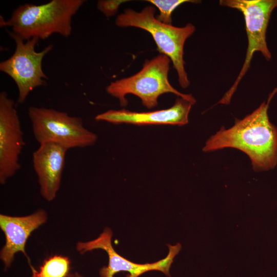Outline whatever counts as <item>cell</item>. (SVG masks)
I'll list each match as a JSON object with an SVG mask.
<instances>
[{
    "mask_svg": "<svg viewBox=\"0 0 277 277\" xmlns=\"http://www.w3.org/2000/svg\"><path fill=\"white\" fill-rule=\"evenodd\" d=\"M229 129L221 128L206 142L203 151L239 149L250 159L254 171H267L277 164V128L269 119L270 99Z\"/></svg>",
    "mask_w": 277,
    "mask_h": 277,
    "instance_id": "cell-1",
    "label": "cell"
},
{
    "mask_svg": "<svg viewBox=\"0 0 277 277\" xmlns=\"http://www.w3.org/2000/svg\"><path fill=\"white\" fill-rule=\"evenodd\" d=\"M85 0H52L42 4L18 6L7 21L1 19V27H10L25 41L45 39L53 34L68 37L72 33L73 17Z\"/></svg>",
    "mask_w": 277,
    "mask_h": 277,
    "instance_id": "cell-2",
    "label": "cell"
},
{
    "mask_svg": "<svg viewBox=\"0 0 277 277\" xmlns=\"http://www.w3.org/2000/svg\"><path fill=\"white\" fill-rule=\"evenodd\" d=\"M155 13L152 6H147L140 12L127 9L117 16L115 24L120 27H136L150 33L160 53L171 61L179 84L185 89L190 82L185 69L184 47L186 41L194 32L195 27L191 23L182 27L163 23L156 19Z\"/></svg>",
    "mask_w": 277,
    "mask_h": 277,
    "instance_id": "cell-3",
    "label": "cell"
},
{
    "mask_svg": "<svg viewBox=\"0 0 277 277\" xmlns=\"http://www.w3.org/2000/svg\"><path fill=\"white\" fill-rule=\"evenodd\" d=\"M170 62V58L163 54L151 60L147 59L140 71L130 76L111 82L106 90L110 95L118 98L122 107L127 105L125 96L128 94L138 97L143 105L148 109L156 107L159 97L167 93H173L194 105L196 100L191 94L179 92L169 83Z\"/></svg>",
    "mask_w": 277,
    "mask_h": 277,
    "instance_id": "cell-4",
    "label": "cell"
},
{
    "mask_svg": "<svg viewBox=\"0 0 277 277\" xmlns=\"http://www.w3.org/2000/svg\"><path fill=\"white\" fill-rule=\"evenodd\" d=\"M28 114L33 135L41 144L54 143L67 149L94 145L97 135L86 128L81 117L52 108L30 106Z\"/></svg>",
    "mask_w": 277,
    "mask_h": 277,
    "instance_id": "cell-5",
    "label": "cell"
},
{
    "mask_svg": "<svg viewBox=\"0 0 277 277\" xmlns=\"http://www.w3.org/2000/svg\"><path fill=\"white\" fill-rule=\"evenodd\" d=\"M220 5L242 13L248 38L246 57L242 69L232 86L217 103L227 105L249 68L253 54L260 52L266 60L271 58L267 45L266 32L271 14L277 7V0H221Z\"/></svg>",
    "mask_w": 277,
    "mask_h": 277,
    "instance_id": "cell-6",
    "label": "cell"
},
{
    "mask_svg": "<svg viewBox=\"0 0 277 277\" xmlns=\"http://www.w3.org/2000/svg\"><path fill=\"white\" fill-rule=\"evenodd\" d=\"M7 32L16 47L11 56L0 63V70L14 81L18 92L17 101L23 104L34 88L47 85L48 76L43 70L42 62L53 46L49 45L37 52L35 49L38 38L25 41L13 31Z\"/></svg>",
    "mask_w": 277,
    "mask_h": 277,
    "instance_id": "cell-7",
    "label": "cell"
},
{
    "mask_svg": "<svg viewBox=\"0 0 277 277\" xmlns=\"http://www.w3.org/2000/svg\"><path fill=\"white\" fill-rule=\"evenodd\" d=\"M112 236L111 230L106 227L96 239L86 242H79L76 246V250L81 254L97 249L107 252L108 264L107 266L101 268V277H114L115 274L121 271L127 272L128 274L126 277H138L145 272L152 270L160 271L166 275L170 276L171 265L182 247L180 243L175 245H168L169 252L163 259L152 263L138 264L128 260L115 251L111 243Z\"/></svg>",
    "mask_w": 277,
    "mask_h": 277,
    "instance_id": "cell-8",
    "label": "cell"
},
{
    "mask_svg": "<svg viewBox=\"0 0 277 277\" xmlns=\"http://www.w3.org/2000/svg\"><path fill=\"white\" fill-rule=\"evenodd\" d=\"M25 145L23 132L14 101L5 91L0 93V183L18 171L19 156Z\"/></svg>",
    "mask_w": 277,
    "mask_h": 277,
    "instance_id": "cell-9",
    "label": "cell"
},
{
    "mask_svg": "<svg viewBox=\"0 0 277 277\" xmlns=\"http://www.w3.org/2000/svg\"><path fill=\"white\" fill-rule=\"evenodd\" d=\"M193 104L177 97L173 106L168 109L149 112H134L126 109L109 110L97 114L95 119L114 124H130L136 125H176L188 123V116Z\"/></svg>",
    "mask_w": 277,
    "mask_h": 277,
    "instance_id": "cell-10",
    "label": "cell"
},
{
    "mask_svg": "<svg viewBox=\"0 0 277 277\" xmlns=\"http://www.w3.org/2000/svg\"><path fill=\"white\" fill-rule=\"evenodd\" d=\"M68 149L54 143H45L33 152V167L39 185L40 193L47 201L56 197L65 166Z\"/></svg>",
    "mask_w": 277,
    "mask_h": 277,
    "instance_id": "cell-11",
    "label": "cell"
},
{
    "mask_svg": "<svg viewBox=\"0 0 277 277\" xmlns=\"http://www.w3.org/2000/svg\"><path fill=\"white\" fill-rule=\"evenodd\" d=\"M47 219V214L43 209L25 216L0 215V227L6 238L0 258L5 269L11 266L15 253L19 251L27 258L30 263L25 251L26 243L31 233L44 224Z\"/></svg>",
    "mask_w": 277,
    "mask_h": 277,
    "instance_id": "cell-12",
    "label": "cell"
},
{
    "mask_svg": "<svg viewBox=\"0 0 277 277\" xmlns=\"http://www.w3.org/2000/svg\"><path fill=\"white\" fill-rule=\"evenodd\" d=\"M31 277H68L70 260L66 256L54 255L46 259L38 270L30 266Z\"/></svg>",
    "mask_w": 277,
    "mask_h": 277,
    "instance_id": "cell-13",
    "label": "cell"
},
{
    "mask_svg": "<svg viewBox=\"0 0 277 277\" xmlns=\"http://www.w3.org/2000/svg\"><path fill=\"white\" fill-rule=\"evenodd\" d=\"M158 8L159 14L156 16L160 22L172 25L171 15L173 11L180 5L185 3H197L200 1L192 0H148L147 1Z\"/></svg>",
    "mask_w": 277,
    "mask_h": 277,
    "instance_id": "cell-14",
    "label": "cell"
},
{
    "mask_svg": "<svg viewBox=\"0 0 277 277\" xmlns=\"http://www.w3.org/2000/svg\"><path fill=\"white\" fill-rule=\"evenodd\" d=\"M127 1L100 0L97 3V8L106 16L110 17L116 14L120 6Z\"/></svg>",
    "mask_w": 277,
    "mask_h": 277,
    "instance_id": "cell-15",
    "label": "cell"
},
{
    "mask_svg": "<svg viewBox=\"0 0 277 277\" xmlns=\"http://www.w3.org/2000/svg\"><path fill=\"white\" fill-rule=\"evenodd\" d=\"M68 277H83L80 274L77 272H75L74 273H69Z\"/></svg>",
    "mask_w": 277,
    "mask_h": 277,
    "instance_id": "cell-16",
    "label": "cell"
}]
</instances>
